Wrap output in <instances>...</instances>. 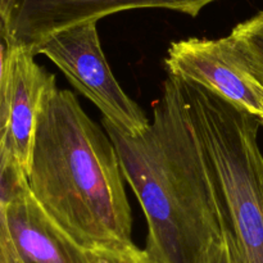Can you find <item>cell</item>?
Listing matches in <instances>:
<instances>
[{
	"label": "cell",
	"instance_id": "7",
	"mask_svg": "<svg viewBox=\"0 0 263 263\" xmlns=\"http://www.w3.org/2000/svg\"><path fill=\"white\" fill-rule=\"evenodd\" d=\"M57 87L55 76L36 63L35 55L10 46L0 85V144L14 157L26 174L44 99Z\"/></svg>",
	"mask_w": 263,
	"mask_h": 263
},
{
	"label": "cell",
	"instance_id": "10",
	"mask_svg": "<svg viewBox=\"0 0 263 263\" xmlns=\"http://www.w3.org/2000/svg\"><path fill=\"white\" fill-rule=\"evenodd\" d=\"M28 189L27 174L17 159L0 144V204L7 207Z\"/></svg>",
	"mask_w": 263,
	"mask_h": 263
},
{
	"label": "cell",
	"instance_id": "8",
	"mask_svg": "<svg viewBox=\"0 0 263 263\" xmlns=\"http://www.w3.org/2000/svg\"><path fill=\"white\" fill-rule=\"evenodd\" d=\"M5 217L23 263H91L89 251L54 222L30 189L5 207Z\"/></svg>",
	"mask_w": 263,
	"mask_h": 263
},
{
	"label": "cell",
	"instance_id": "12",
	"mask_svg": "<svg viewBox=\"0 0 263 263\" xmlns=\"http://www.w3.org/2000/svg\"><path fill=\"white\" fill-rule=\"evenodd\" d=\"M0 263H23L10 235L5 217V205L3 204H0Z\"/></svg>",
	"mask_w": 263,
	"mask_h": 263
},
{
	"label": "cell",
	"instance_id": "5",
	"mask_svg": "<svg viewBox=\"0 0 263 263\" xmlns=\"http://www.w3.org/2000/svg\"><path fill=\"white\" fill-rule=\"evenodd\" d=\"M216 0H0V20L9 46L35 50L58 31L131 9L159 8L199 14Z\"/></svg>",
	"mask_w": 263,
	"mask_h": 263
},
{
	"label": "cell",
	"instance_id": "14",
	"mask_svg": "<svg viewBox=\"0 0 263 263\" xmlns=\"http://www.w3.org/2000/svg\"><path fill=\"white\" fill-rule=\"evenodd\" d=\"M9 44H8L7 36H5L4 26H3L2 20H0V85H2L3 76H4L5 64H7L8 53H9Z\"/></svg>",
	"mask_w": 263,
	"mask_h": 263
},
{
	"label": "cell",
	"instance_id": "13",
	"mask_svg": "<svg viewBox=\"0 0 263 263\" xmlns=\"http://www.w3.org/2000/svg\"><path fill=\"white\" fill-rule=\"evenodd\" d=\"M207 263H241L240 254L230 230L226 231L222 241L213 248Z\"/></svg>",
	"mask_w": 263,
	"mask_h": 263
},
{
	"label": "cell",
	"instance_id": "3",
	"mask_svg": "<svg viewBox=\"0 0 263 263\" xmlns=\"http://www.w3.org/2000/svg\"><path fill=\"white\" fill-rule=\"evenodd\" d=\"M190 117L211 162L241 263H263L261 118L182 81Z\"/></svg>",
	"mask_w": 263,
	"mask_h": 263
},
{
	"label": "cell",
	"instance_id": "6",
	"mask_svg": "<svg viewBox=\"0 0 263 263\" xmlns=\"http://www.w3.org/2000/svg\"><path fill=\"white\" fill-rule=\"evenodd\" d=\"M164 64L170 76L199 85L257 117L263 115L261 86L247 72L230 36L172 43Z\"/></svg>",
	"mask_w": 263,
	"mask_h": 263
},
{
	"label": "cell",
	"instance_id": "11",
	"mask_svg": "<svg viewBox=\"0 0 263 263\" xmlns=\"http://www.w3.org/2000/svg\"><path fill=\"white\" fill-rule=\"evenodd\" d=\"M89 254L91 263H157L145 249L138 248L134 243L95 248Z\"/></svg>",
	"mask_w": 263,
	"mask_h": 263
},
{
	"label": "cell",
	"instance_id": "2",
	"mask_svg": "<svg viewBox=\"0 0 263 263\" xmlns=\"http://www.w3.org/2000/svg\"><path fill=\"white\" fill-rule=\"evenodd\" d=\"M120 157L107 131L69 90L46 94L36 123L27 184L39 204L82 248L133 243Z\"/></svg>",
	"mask_w": 263,
	"mask_h": 263
},
{
	"label": "cell",
	"instance_id": "15",
	"mask_svg": "<svg viewBox=\"0 0 263 263\" xmlns=\"http://www.w3.org/2000/svg\"><path fill=\"white\" fill-rule=\"evenodd\" d=\"M257 15H258V17H259V18H261V20L263 21V12H259V13H258V14H257Z\"/></svg>",
	"mask_w": 263,
	"mask_h": 263
},
{
	"label": "cell",
	"instance_id": "4",
	"mask_svg": "<svg viewBox=\"0 0 263 263\" xmlns=\"http://www.w3.org/2000/svg\"><path fill=\"white\" fill-rule=\"evenodd\" d=\"M50 59L72 86L94 103L103 118L127 135H140L151 121L113 74L100 44L97 22L58 31L36 48Z\"/></svg>",
	"mask_w": 263,
	"mask_h": 263
},
{
	"label": "cell",
	"instance_id": "16",
	"mask_svg": "<svg viewBox=\"0 0 263 263\" xmlns=\"http://www.w3.org/2000/svg\"><path fill=\"white\" fill-rule=\"evenodd\" d=\"M261 90H262V99H263V89L261 87ZM261 122H262V126H263V115L261 116Z\"/></svg>",
	"mask_w": 263,
	"mask_h": 263
},
{
	"label": "cell",
	"instance_id": "1",
	"mask_svg": "<svg viewBox=\"0 0 263 263\" xmlns=\"http://www.w3.org/2000/svg\"><path fill=\"white\" fill-rule=\"evenodd\" d=\"M140 135L103 118L125 180L146 218L157 263H207L229 230L217 179L190 117L181 80L170 76Z\"/></svg>",
	"mask_w": 263,
	"mask_h": 263
},
{
	"label": "cell",
	"instance_id": "9",
	"mask_svg": "<svg viewBox=\"0 0 263 263\" xmlns=\"http://www.w3.org/2000/svg\"><path fill=\"white\" fill-rule=\"evenodd\" d=\"M229 36L247 72L263 89V21L256 14L235 26Z\"/></svg>",
	"mask_w": 263,
	"mask_h": 263
}]
</instances>
